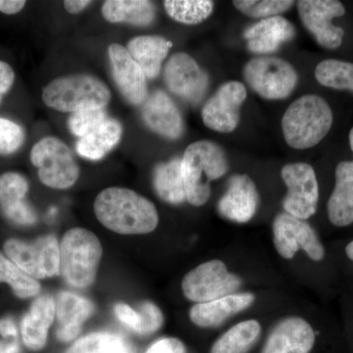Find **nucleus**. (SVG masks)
<instances>
[{
  "label": "nucleus",
  "instance_id": "f257e3e1",
  "mask_svg": "<svg viewBox=\"0 0 353 353\" xmlns=\"http://www.w3.org/2000/svg\"><path fill=\"white\" fill-rule=\"evenodd\" d=\"M97 220L120 234H145L159 223L157 209L150 199L124 188H108L99 192L94 204Z\"/></svg>",
  "mask_w": 353,
  "mask_h": 353
},
{
  "label": "nucleus",
  "instance_id": "f03ea898",
  "mask_svg": "<svg viewBox=\"0 0 353 353\" xmlns=\"http://www.w3.org/2000/svg\"><path fill=\"white\" fill-rule=\"evenodd\" d=\"M185 199L192 206H203L211 196L210 183L226 175V153L217 143L199 141L190 143L181 159Z\"/></svg>",
  "mask_w": 353,
  "mask_h": 353
},
{
  "label": "nucleus",
  "instance_id": "7ed1b4c3",
  "mask_svg": "<svg viewBox=\"0 0 353 353\" xmlns=\"http://www.w3.org/2000/svg\"><path fill=\"white\" fill-rule=\"evenodd\" d=\"M333 119L332 109L324 99L303 95L292 102L283 116L285 141L296 150L313 148L328 134Z\"/></svg>",
  "mask_w": 353,
  "mask_h": 353
},
{
  "label": "nucleus",
  "instance_id": "20e7f679",
  "mask_svg": "<svg viewBox=\"0 0 353 353\" xmlns=\"http://www.w3.org/2000/svg\"><path fill=\"white\" fill-rule=\"evenodd\" d=\"M101 257L102 245L95 234L83 228L69 230L60 241V275L72 287H90Z\"/></svg>",
  "mask_w": 353,
  "mask_h": 353
},
{
  "label": "nucleus",
  "instance_id": "39448f33",
  "mask_svg": "<svg viewBox=\"0 0 353 353\" xmlns=\"http://www.w3.org/2000/svg\"><path fill=\"white\" fill-rule=\"evenodd\" d=\"M110 99L108 85L88 74L59 77L51 81L43 92V101L46 106L65 113L105 108Z\"/></svg>",
  "mask_w": 353,
  "mask_h": 353
},
{
  "label": "nucleus",
  "instance_id": "423d86ee",
  "mask_svg": "<svg viewBox=\"0 0 353 353\" xmlns=\"http://www.w3.org/2000/svg\"><path fill=\"white\" fill-rule=\"evenodd\" d=\"M243 279L230 270L226 262L210 259L197 265L182 281L183 296L194 303H205L241 292Z\"/></svg>",
  "mask_w": 353,
  "mask_h": 353
},
{
  "label": "nucleus",
  "instance_id": "0eeeda50",
  "mask_svg": "<svg viewBox=\"0 0 353 353\" xmlns=\"http://www.w3.org/2000/svg\"><path fill=\"white\" fill-rule=\"evenodd\" d=\"M30 158L38 169L41 182L51 189H69L80 176L79 165L68 145L55 137H46L38 141L32 146Z\"/></svg>",
  "mask_w": 353,
  "mask_h": 353
},
{
  "label": "nucleus",
  "instance_id": "6e6552de",
  "mask_svg": "<svg viewBox=\"0 0 353 353\" xmlns=\"http://www.w3.org/2000/svg\"><path fill=\"white\" fill-rule=\"evenodd\" d=\"M273 245L278 254L285 260H292L296 253L303 252L309 259L321 262L326 250L314 228L305 220L282 212L272 224Z\"/></svg>",
  "mask_w": 353,
  "mask_h": 353
},
{
  "label": "nucleus",
  "instance_id": "1a4fd4ad",
  "mask_svg": "<svg viewBox=\"0 0 353 353\" xmlns=\"http://www.w3.org/2000/svg\"><path fill=\"white\" fill-rule=\"evenodd\" d=\"M243 77L256 94L269 101L289 97L299 81L296 69L282 58H253L245 64Z\"/></svg>",
  "mask_w": 353,
  "mask_h": 353
},
{
  "label": "nucleus",
  "instance_id": "9d476101",
  "mask_svg": "<svg viewBox=\"0 0 353 353\" xmlns=\"http://www.w3.org/2000/svg\"><path fill=\"white\" fill-rule=\"evenodd\" d=\"M3 248L11 261L36 280L60 275V243L54 236H41L32 243L10 239Z\"/></svg>",
  "mask_w": 353,
  "mask_h": 353
},
{
  "label": "nucleus",
  "instance_id": "9b49d317",
  "mask_svg": "<svg viewBox=\"0 0 353 353\" xmlns=\"http://www.w3.org/2000/svg\"><path fill=\"white\" fill-rule=\"evenodd\" d=\"M288 192L283 199L284 212L307 221L317 212L319 185L313 167L303 162L285 165L281 171Z\"/></svg>",
  "mask_w": 353,
  "mask_h": 353
},
{
  "label": "nucleus",
  "instance_id": "f8f14e48",
  "mask_svg": "<svg viewBox=\"0 0 353 353\" xmlns=\"http://www.w3.org/2000/svg\"><path fill=\"white\" fill-rule=\"evenodd\" d=\"M304 27L317 43L327 50H336L343 43L345 31L334 26V18L345 15L343 3L336 0H301L297 3Z\"/></svg>",
  "mask_w": 353,
  "mask_h": 353
},
{
  "label": "nucleus",
  "instance_id": "ddd939ff",
  "mask_svg": "<svg viewBox=\"0 0 353 353\" xmlns=\"http://www.w3.org/2000/svg\"><path fill=\"white\" fill-rule=\"evenodd\" d=\"M164 80L172 94L190 104L199 103L209 85L208 74L185 52L172 55L165 66Z\"/></svg>",
  "mask_w": 353,
  "mask_h": 353
},
{
  "label": "nucleus",
  "instance_id": "4468645a",
  "mask_svg": "<svg viewBox=\"0 0 353 353\" xmlns=\"http://www.w3.org/2000/svg\"><path fill=\"white\" fill-rule=\"evenodd\" d=\"M243 83L231 81L223 83L202 108L204 125L215 132H232L236 129L241 118V108L246 99Z\"/></svg>",
  "mask_w": 353,
  "mask_h": 353
},
{
  "label": "nucleus",
  "instance_id": "2eb2a0df",
  "mask_svg": "<svg viewBox=\"0 0 353 353\" xmlns=\"http://www.w3.org/2000/svg\"><path fill=\"white\" fill-rule=\"evenodd\" d=\"M316 336L314 328L303 316L287 315L270 330L261 353H310Z\"/></svg>",
  "mask_w": 353,
  "mask_h": 353
},
{
  "label": "nucleus",
  "instance_id": "dca6fc26",
  "mask_svg": "<svg viewBox=\"0 0 353 353\" xmlns=\"http://www.w3.org/2000/svg\"><path fill=\"white\" fill-rule=\"evenodd\" d=\"M260 196L256 183L246 174H236L230 178L226 192L217 204L221 217L246 224L259 210Z\"/></svg>",
  "mask_w": 353,
  "mask_h": 353
},
{
  "label": "nucleus",
  "instance_id": "f3484780",
  "mask_svg": "<svg viewBox=\"0 0 353 353\" xmlns=\"http://www.w3.org/2000/svg\"><path fill=\"white\" fill-rule=\"evenodd\" d=\"M108 55L113 79L121 94L132 105H143L148 97V78L143 70L119 43L109 46Z\"/></svg>",
  "mask_w": 353,
  "mask_h": 353
},
{
  "label": "nucleus",
  "instance_id": "a211bd4d",
  "mask_svg": "<svg viewBox=\"0 0 353 353\" xmlns=\"http://www.w3.org/2000/svg\"><path fill=\"white\" fill-rule=\"evenodd\" d=\"M256 299L254 292H238L209 303H196L190 309V319L199 328H217L252 307Z\"/></svg>",
  "mask_w": 353,
  "mask_h": 353
},
{
  "label": "nucleus",
  "instance_id": "6ab92c4d",
  "mask_svg": "<svg viewBox=\"0 0 353 353\" xmlns=\"http://www.w3.org/2000/svg\"><path fill=\"white\" fill-rule=\"evenodd\" d=\"M141 116L146 126L163 138L178 139L185 131L182 114L178 106L162 90L148 95L141 108Z\"/></svg>",
  "mask_w": 353,
  "mask_h": 353
},
{
  "label": "nucleus",
  "instance_id": "aec40b11",
  "mask_svg": "<svg viewBox=\"0 0 353 353\" xmlns=\"http://www.w3.org/2000/svg\"><path fill=\"white\" fill-rule=\"evenodd\" d=\"M294 36V25L282 16L261 20L243 32L248 50L259 54L275 52L283 44L292 41Z\"/></svg>",
  "mask_w": 353,
  "mask_h": 353
},
{
  "label": "nucleus",
  "instance_id": "412c9836",
  "mask_svg": "<svg viewBox=\"0 0 353 353\" xmlns=\"http://www.w3.org/2000/svg\"><path fill=\"white\" fill-rule=\"evenodd\" d=\"M57 316V303L51 296H41L32 303L23 318L21 332L26 347L39 352L46 347L48 331Z\"/></svg>",
  "mask_w": 353,
  "mask_h": 353
},
{
  "label": "nucleus",
  "instance_id": "4be33fe9",
  "mask_svg": "<svg viewBox=\"0 0 353 353\" xmlns=\"http://www.w3.org/2000/svg\"><path fill=\"white\" fill-rule=\"evenodd\" d=\"M94 311V304L85 297L70 292H60L57 301L58 340L68 343L77 338Z\"/></svg>",
  "mask_w": 353,
  "mask_h": 353
},
{
  "label": "nucleus",
  "instance_id": "5701e85b",
  "mask_svg": "<svg viewBox=\"0 0 353 353\" xmlns=\"http://www.w3.org/2000/svg\"><path fill=\"white\" fill-rule=\"evenodd\" d=\"M336 183L327 203V213L334 226L353 223V161H343L336 168Z\"/></svg>",
  "mask_w": 353,
  "mask_h": 353
},
{
  "label": "nucleus",
  "instance_id": "b1692460",
  "mask_svg": "<svg viewBox=\"0 0 353 353\" xmlns=\"http://www.w3.org/2000/svg\"><path fill=\"white\" fill-rule=\"evenodd\" d=\"M171 41L160 36H141L131 39L127 50L148 79H155L172 48Z\"/></svg>",
  "mask_w": 353,
  "mask_h": 353
},
{
  "label": "nucleus",
  "instance_id": "393cba45",
  "mask_svg": "<svg viewBox=\"0 0 353 353\" xmlns=\"http://www.w3.org/2000/svg\"><path fill=\"white\" fill-rule=\"evenodd\" d=\"M101 13L109 23L148 27L154 22L157 8L148 0H108L102 6Z\"/></svg>",
  "mask_w": 353,
  "mask_h": 353
},
{
  "label": "nucleus",
  "instance_id": "a878e982",
  "mask_svg": "<svg viewBox=\"0 0 353 353\" xmlns=\"http://www.w3.org/2000/svg\"><path fill=\"white\" fill-rule=\"evenodd\" d=\"M122 134L123 128L119 121L108 118L88 136L79 139L77 152L87 159H101L119 143Z\"/></svg>",
  "mask_w": 353,
  "mask_h": 353
},
{
  "label": "nucleus",
  "instance_id": "bb28decb",
  "mask_svg": "<svg viewBox=\"0 0 353 353\" xmlns=\"http://www.w3.org/2000/svg\"><path fill=\"white\" fill-rule=\"evenodd\" d=\"M262 333V325L254 318L241 320L213 343L209 353H246L256 343Z\"/></svg>",
  "mask_w": 353,
  "mask_h": 353
},
{
  "label": "nucleus",
  "instance_id": "cd10ccee",
  "mask_svg": "<svg viewBox=\"0 0 353 353\" xmlns=\"http://www.w3.org/2000/svg\"><path fill=\"white\" fill-rule=\"evenodd\" d=\"M153 185L157 196L167 203L180 204L187 201L181 159L174 158L158 164L153 172Z\"/></svg>",
  "mask_w": 353,
  "mask_h": 353
},
{
  "label": "nucleus",
  "instance_id": "c85d7f7f",
  "mask_svg": "<svg viewBox=\"0 0 353 353\" xmlns=\"http://www.w3.org/2000/svg\"><path fill=\"white\" fill-rule=\"evenodd\" d=\"M0 283L10 285L14 294L19 299H30L38 296L41 284L36 279L28 275L8 257L0 253Z\"/></svg>",
  "mask_w": 353,
  "mask_h": 353
},
{
  "label": "nucleus",
  "instance_id": "c756f323",
  "mask_svg": "<svg viewBox=\"0 0 353 353\" xmlns=\"http://www.w3.org/2000/svg\"><path fill=\"white\" fill-rule=\"evenodd\" d=\"M164 7L172 19L185 25H196L208 19L214 8L209 0H166Z\"/></svg>",
  "mask_w": 353,
  "mask_h": 353
},
{
  "label": "nucleus",
  "instance_id": "7c9ffc66",
  "mask_svg": "<svg viewBox=\"0 0 353 353\" xmlns=\"http://www.w3.org/2000/svg\"><path fill=\"white\" fill-rule=\"evenodd\" d=\"M315 78L324 87L353 92V63L350 62L324 60L316 67Z\"/></svg>",
  "mask_w": 353,
  "mask_h": 353
},
{
  "label": "nucleus",
  "instance_id": "2f4dec72",
  "mask_svg": "<svg viewBox=\"0 0 353 353\" xmlns=\"http://www.w3.org/2000/svg\"><path fill=\"white\" fill-rule=\"evenodd\" d=\"M29 190V183L24 176L16 172L0 175V208L2 211L24 202Z\"/></svg>",
  "mask_w": 353,
  "mask_h": 353
},
{
  "label": "nucleus",
  "instance_id": "473e14b6",
  "mask_svg": "<svg viewBox=\"0 0 353 353\" xmlns=\"http://www.w3.org/2000/svg\"><path fill=\"white\" fill-rule=\"evenodd\" d=\"M233 3L245 15L268 19L289 10L294 2L290 0H236Z\"/></svg>",
  "mask_w": 353,
  "mask_h": 353
},
{
  "label": "nucleus",
  "instance_id": "72a5a7b5",
  "mask_svg": "<svg viewBox=\"0 0 353 353\" xmlns=\"http://www.w3.org/2000/svg\"><path fill=\"white\" fill-rule=\"evenodd\" d=\"M108 119V113L104 108L83 109L72 114L68 120V127L74 136L82 139Z\"/></svg>",
  "mask_w": 353,
  "mask_h": 353
},
{
  "label": "nucleus",
  "instance_id": "f704fd0d",
  "mask_svg": "<svg viewBox=\"0 0 353 353\" xmlns=\"http://www.w3.org/2000/svg\"><path fill=\"white\" fill-rule=\"evenodd\" d=\"M25 141L24 129L13 121L0 118V155H10Z\"/></svg>",
  "mask_w": 353,
  "mask_h": 353
},
{
  "label": "nucleus",
  "instance_id": "c9c22d12",
  "mask_svg": "<svg viewBox=\"0 0 353 353\" xmlns=\"http://www.w3.org/2000/svg\"><path fill=\"white\" fill-rule=\"evenodd\" d=\"M139 325L137 333L152 334L161 328L164 316L161 309L152 301H145L139 305Z\"/></svg>",
  "mask_w": 353,
  "mask_h": 353
},
{
  "label": "nucleus",
  "instance_id": "e433bc0d",
  "mask_svg": "<svg viewBox=\"0 0 353 353\" xmlns=\"http://www.w3.org/2000/svg\"><path fill=\"white\" fill-rule=\"evenodd\" d=\"M113 336L103 332L88 334L72 345L66 353H104Z\"/></svg>",
  "mask_w": 353,
  "mask_h": 353
},
{
  "label": "nucleus",
  "instance_id": "4c0bfd02",
  "mask_svg": "<svg viewBox=\"0 0 353 353\" xmlns=\"http://www.w3.org/2000/svg\"><path fill=\"white\" fill-rule=\"evenodd\" d=\"M3 213L9 220L16 224L27 226V225L34 224L37 221L36 213L25 201L14 208L3 210Z\"/></svg>",
  "mask_w": 353,
  "mask_h": 353
},
{
  "label": "nucleus",
  "instance_id": "58836bf2",
  "mask_svg": "<svg viewBox=\"0 0 353 353\" xmlns=\"http://www.w3.org/2000/svg\"><path fill=\"white\" fill-rule=\"evenodd\" d=\"M145 353H187V348L179 339L163 338L153 343Z\"/></svg>",
  "mask_w": 353,
  "mask_h": 353
},
{
  "label": "nucleus",
  "instance_id": "ea45409f",
  "mask_svg": "<svg viewBox=\"0 0 353 353\" xmlns=\"http://www.w3.org/2000/svg\"><path fill=\"white\" fill-rule=\"evenodd\" d=\"M115 314L121 322L124 323L134 332L138 331L139 325V315L138 311L132 309L126 303H119L115 306Z\"/></svg>",
  "mask_w": 353,
  "mask_h": 353
},
{
  "label": "nucleus",
  "instance_id": "a19ab883",
  "mask_svg": "<svg viewBox=\"0 0 353 353\" xmlns=\"http://www.w3.org/2000/svg\"><path fill=\"white\" fill-rule=\"evenodd\" d=\"M14 81H15V72L12 67L0 60V102L3 95L12 88Z\"/></svg>",
  "mask_w": 353,
  "mask_h": 353
},
{
  "label": "nucleus",
  "instance_id": "79ce46f5",
  "mask_svg": "<svg viewBox=\"0 0 353 353\" xmlns=\"http://www.w3.org/2000/svg\"><path fill=\"white\" fill-rule=\"evenodd\" d=\"M27 2L24 0H0V12L14 15L21 12Z\"/></svg>",
  "mask_w": 353,
  "mask_h": 353
},
{
  "label": "nucleus",
  "instance_id": "37998d69",
  "mask_svg": "<svg viewBox=\"0 0 353 353\" xmlns=\"http://www.w3.org/2000/svg\"><path fill=\"white\" fill-rule=\"evenodd\" d=\"M104 353H132L125 341L120 336L114 334L112 340L109 343Z\"/></svg>",
  "mask_w": 353,
  "mask_h": 353
},
{
  "label": "nucleus",
  "instance_id": "c03bdc74",
  "mask_svg": "<svg viewBox=\"0 0 353 353\" xmlns=\"http://www.w3.org/2000/svg\"><path fill=\"white\" fill-rule=\"evenodd\" d=\"M92 1L88 0H65L64 8L70 14H79L90 6Z\"/></svg>",
  "mask_w": 353,
  "mask_h": 353
},
{
  "label": "nucleus",
  "instance_id": "a18cd8bd",
  "mask_svg": "<svg viewBox=\"0 0 353 353\" xmlns=\"http://www.w3.org/2000/svg\"><path fill=\"white\" fill-rule=\"evenodd\" d=\"M0 334L3 338H16L17 328L15 322L11 318H3L0 320Z\"/></svg>",
  "mask_w": 353,
  "mask_h": 353
},
{
  "label": "nucleus",
  "instance_id": "49530a36",
  "mask_svg": "<svg viewBox=\"0 0 353 353\" xmlns=\"http://www.w3.org/2000/svg\"><path fill=\"white\" fill-rule=\"evenodd\" d=\"M0 353H20V347L17 341H0Z\"/></svg>",
  "mask_w": 353,
  "mask_h": 353
},
{
  "label": "nucleus",
  "instance_id": "de8ad7c7",
  "mask_svg": "<svg viewBox=\"0 0 353 353\" xmlns=\"http://www.w3.org/2000/svg\"><path fill=\"white\" fill-rule=\"evenodd\" d=\"M345 254H347L348 259L353 261V240L345 246Z\"/></svg>",
  "mask_w": 353,
  "mask_h": 353
},
{
  "label": "nucleus",
  "instance_id": "09e8293b",
  "mask_svg": "<svg viewBox=\"0 0 353 353\" xmlns=\"http://www.w3.org/2000/svg\"><path fill=\"white\" fill-rule=\"evenodd\" d=\"M350 148H352V150L353 152V128L352 129V131L350 132Z\"/></svg>",
  "mask_w": 353,
  "mask_h": 353
}]
</instances>
